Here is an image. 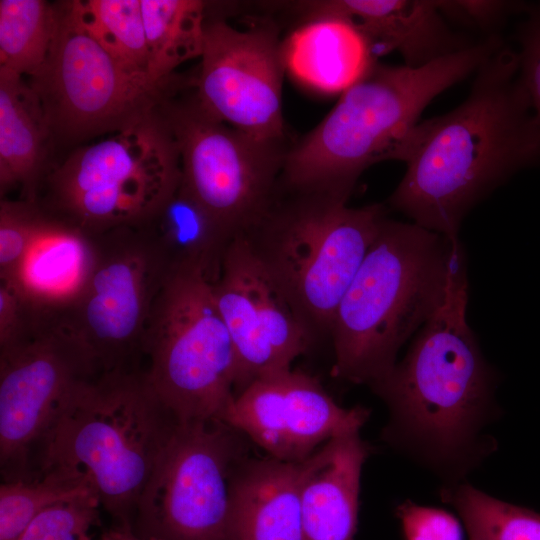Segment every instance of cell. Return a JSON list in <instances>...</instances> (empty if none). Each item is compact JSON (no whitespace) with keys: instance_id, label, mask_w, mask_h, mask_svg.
I'll return each mask as SVG.
<instances>
[{"instance_id":"6da1fadb","label":"cell","mask_w":540,"mask_h":540,"mask_svg":"<svg viewBox=\"0 0 540 540\" xmlns=\"http://www.w3.org/2000/svg\"><path fill=\"white\" fill-rule=\"evenodd\" d=\"M516 52L502 46L476 71L467 98L418 123L389 204L413 223L458 238L469 211L540 159V130L519 80Z\"/></svg>"},{"instance_id":"7a4b0ae2","label":"cell","mask_w":540,"mask_h":540,"mask_svg":"<svg viewBox=\"0 0 540 540\" xmlns=\"http://www.w3.org/2000/svg\"><path fill=\"white\" fill-rule=\"evenodd\" d=\"M502 45L492 35L418 68L375 61L341 93L324 119L288 148L279 181L349 199L368 167L385 160H404L426 106L476 72Z\"/></svg>"},{"instance_id":"3957f363","label":"cell","mask_w":540,"mask_h":540,"mask_svg":"<svg viewBox=\"0 0 540 540\" xmlns=\"http://www.w3.org/2000/svg\"><path fill=\"white\" fill-rule=\"evenodd\" d=\"M464 254L458 238L386 217L334 314L332 376L371 386L388 375Z\"/></svg>"},{"instance_id":"277c9868","label":"cell","mask_w":540,"mask_h":540,"mask_svg":"<svg viewBox=\"0 0 540 540\" xmlns=\"http://www.w3.org/2000/svg\"><path fill=\"white\" fill-rule=\"evenodd\" d=\"M179 423L145 368L86 378L44 437L34 478L47 471L82 475L115 525L133 526L140 495Z\"/></svg>"},{"instance_id":"5b68a950","label":"cell","mask_w":540,"mask_h":540,"mask_svg":"<svg viewBox=\"0 0 540 540\" xmlns=\"http://www.w3.org/2000/svg\"><path fill=\"white\" fill-rule=\"evenodd\" d=\"M280 181L240 235L313 339L329 336L337 306L386 218L385 207Z\"/></svg>"},{"instance_id":"8992f818","label":"cell","mask_w":540,"mask_h":540,"mask_svg":"<svg viewBox=\"0 0 540 540\" xmlns=\"http://www.w3.org/2000/svg\"><path fill=\"white\" fill-rule=\"evenodd\" d=\"M465 254L453 267L442 303L404 359L371 388L395 418L441 450L467 438L491 392V374L468 325Z\"/></svg>"},{"instance_id":"52a82bcc","label":"cell","mask_w":540,"mask_h":540,"mask_svg":"<svg viewBox=\"0 0 540 540\" xmlns=\"http://www.w3.org/2000/svg\"><path fill=\"white\" fill-rule=\"evenodd\" d=\"M181 180L177 143L158 111L75 150L48 177L53 218L96 236L149 218Z\"/></svg>"},{"instance_id":"ba28073f","label":"cell","mask_w":540,"mask_h":540,"mask_svg":"<svg viewBox=\"0 0 540 540\" xmlns=\"http://www.w3.org/2000/svg\"><path fill=\"white\" fill-rule=\"evenodd\" d=\"M143 353L148 383L181 423L221 419L235 397L236 356L202 272L168 276L152 306Z\"/></svg>"},{"instance_id":"9c48e42d","label":"cell","mask_w":540,"mask_h":540,"mask_svg":"<svg viewBox=\"0 0 540 540\" xmlns=\"http://www.w3.org/2000/svg\"><path fill=\"white\" fill-rule=\"evenodd\" d=\"M92 238L95 258L84 288L51 316L80 346L97 375L144 369L147 322L172 272L140 224Z\"/></svg>"},{"instance_id":"30bf717a","label":"cell","mask_w":540,"mask_h":540,"mask_svg":"<svg viewBox=\"0 0 540 540\" xmlns=\"http://www.w3.org/2000/svg\"><path fill=\"white\" fill-rule=\"evenodd\" d=\"M56 6L47 59L31 77L52 140L81 141L120 132L152 116L180 82H153L114 60L77 22L69 1Z\"/></svg>"},{"instance_id":"8fae6325","label":"cell","mask_w":540,"mask_h":540,"mask_svg":"<svg viewBox=\"0 0 540 540\" xmlns=\"http://www.w3.org/2000/svg\"><path fill=\"white\" fill-rule=\"evenodd\" d=\"M247 438L221 419L179 423L146 483L133 529L156 540H231L230 478Z\"/></svg>"},{"instance_id":"7c38bea8","label":"cell","mask_w":540,"mask_h":540,"mask_svg":"<svg viewBox=\"0 0 540 540\" xmlns=\"http://www.w3.org/2000/svg\"><path fill=\"white\" fill-rule=\"evenodd\" d=\"M157 111L178 146L181 184L236 237L272 198L285 143L257 140L212 117L193 93L183 99L172 93Z\"/></svg>"},{"instance_id":"4fadbf2b","label":"cell","mask_w":540,"mask_h":540,"mask_svg":"<svg viewBox=\"0 0 540 540\" xmlns=\"http://www.w3.org/2000/svg\"><path fill=\"white\" fill-rule=\"evenodd\" d=\"M97 375L61 325L37 316L26 334L0 348L2 482L31 480L49 428L73 389Z\"/></svg>"},{"instance_id":"5bb4252c","label":"cell","mask_w":540,"mask_h":540,"mask_svg":"<svg viewBox=\"0 0 540 540\" xmlns=\"http://www.w3.org/2000/svg\"><path fill=\"white\" fill-rule=\"evenodd\" d=\"M193 94L212 117L264 142L285 143L282 84L286 70L277 28L258 22L244 29L206 18Z\"/></svg>"},{"instance_id":"9a60e30c","label":"cell","mask_w":540,"mask_h":540,"mask_svg":"<svg viewBox=\"0 0 540 540\" xmlns=\"http://www.w3.org/2000/svg\"><path fill=\"white\" fill-rule=\"evenodd\" d=\"M211 286L235 351V395L265 375L291 368L315 342L240 235Z\"/></svg>"},{"instance_id":"2e32d148","label":"cell","mask_w":540,"mask_h":540,"mask_svg":"<svg viewBox=\"0 0 540 540\" xmlns=\"http://www.w3.org/2000/svg\"><path fill=\"white\" fill-rule=\"evenodd\" d=\"M368 416L366 408L337 404L316 377L289 368L253 381L221 420L269 457L300 463L331 439L359 433Z\"/></svg>"},{"instance_id":"e0dca14e","label":"cell","mask_w":540,"mask_h":540,"mask_svg":"<svg viewBox=\"0 0 540 540\" xmlns=\"http://www.w3.org/2000/svg\"><path fill=\"white\" fill-rule=\"evenodd\" d=\"M307 19L342 17L366 39L372 56L397 51L406 66L422 67L470 43L450 28L437 0H339L302 2Z\"/></svg>"},{"instance_id":"ac0fdd59","label":"cell","mask_w":540,"mask_h":540,"mask_svg":"<svg viewBox=\"0 0 540 540\" xmlns=\"http://www.w3.org/2000/svg\"><path fill=\"white\" fill-rule=\"evenodd\" d=\"M313 455L300 463L249 454L230 478L231 540H304L301 498Z\"/></svg>"},{"instance_id":"d6986e66","label":"cell","mask_w":540,"mask_h":540,"mask_svg":"<svg viewBox=\"0 0 540 540\" xmlns=\"http://www.w3.org/2000/svg\"><path fill=\"white\" fill-rule=\"evenodd\" d=\"M94 258L92 236L44 215L13 280L6 283L35 315H55L80 294Z\"/></svg>"},{"instance_id":"ffe728a7","label":"cell","mask_w":540,"mask_h":540,"mask_svg":"<svg viewBox=\"0 0 540 540\" xmlns=\"http://www.w3.org/2000/svg\"><path fill=\"white\" fill-rule=\"evenodd\" d=\"M367 456L359 433L331 439L313 454L301 498L304 540H352Z\"/></svg>"},{"instance_id":"44dd1931","label":"cell","mask_w":540,"mask_h":540,"mask_svg":"<svg viewBox=\"0 0 540 540\" xmlns=\"http://www.w3.org/2000/svg\"><path fill=\"white\" fill-rule=\"evenodd\" d=\"M283 50L286 69L324 93H343L375 62L360 31L337 16L307 20L283 42Z\"/></svg>"},{"instance_id":"7402d4cb","label":"cell","mask_w":540,"mask_h":540,"mask_svg":"<svg viewBox=\"0 0 540 540\" xmlns=\"http://www.w3.org/2000/svg\"><path fill=\"white\" fill-rule=\"evenodd\" d=\"M171 272H202L210 283L220 274L225 253L235 238L180 183L149 218L139 223Z\"/></svg>"},{"instance_id":"603a6c76","label":"cell","mask_w":540,"mask_h":540,"mask_svg":"<svg viewBox=\"0 0 540 540\" xmlns=\"http://www.w3.org/2000/svg\"><path fill=\"white\" fill-rule=\"evenodd\" d=\"M52 140L40 100L21 75L0 69V190L20 188L35 203L46 148Z\"/></svg>"},{"instance_id":"cb8c5ba5","label":"cell","mask_w":540,"mask_h":540,"mask_svg":"<svg viewBox=\"0 0 540 540\" xmlns=\"http://www.w3.org/2000/svg\"><path fill=\"white\" fill-rule=\"evenodd\" d=\"M148 50L147 75L164 83L180 64L200 58L207 4L199 0H141Z\"/></svg>"},{"instance_id":"d4e9b609","label":"cell","mask_w":540,"mask_h":540,"mask_svg":"<svg viewBox=\"0 0 540 540\" xmlns=\"http://www.w3.org/2000/svg\"><path fill=\"white\" fill-rule=\"evenodd\" d=\"M73 16L124 69L147 75L148 50L141 0L69 1Z\"/></svg>"},{"instance_id":"484cf974","label":"cell","mask_w":540,"mask_h":540,"mask_svg":"<svg viewBox=\"0 0 540 540\" xmlns=\"http://www.w3.org/2000/svg\"><path fill=\"white\" fill-rule=\"evenodd\" d=\"M56 6L43 0L0 1V69L35 76L55 33Z\"/></svg>"},{"instance_id":"4316f807","label":"cell","mask_w":540,"mask_h":540,"mask_svg":"<svg viewBox=\"0 0 540 540\" xmlns=\"http://www.w3.org/2000/svg\"><path fill=\"white\" fill-rule=\"evenodd\" d=\"M91 494L96 495L85 477L63 471H47L31 480L2 482L0 540H18L46 508Z\"/></svg>"},{"instance_id":"83f0119b","label":"cell","mask_w":540,"mask_h":540,"mask_svg":"<svg viewBox=\"0 0 540 540\" xmlns=\"http://www.w3.org/2000/svg\"><path fill=\"white\" fill-rule=\"evenodd\" d=\"M449 500L462 517L469 540H540V515L461 486Z\"/></svg>"},{"instance_id":"f1b7e54d","label":"cell","mask_w":540,"mask_h":540,"mask_svg":"<svg viewBox=\"0 0 540 540\" xmlns=\"http://www.w3.org/2000/svg\"><path fill=\"white\" fill-rule=\"evenodd\" d=\"M95 494L52 505L40 512L18 540H92L89 530L99 523Z\"/></svg>"},{"instance_id":"f546056e","label":"cell","mask_w":540,"mask_h":540,"mask_svg":"<svg viewBox=\"0 0 540 540\" xmlns=\"http://www.w3.org/2000/svg\"><path fill=\"white\" fill-rule=\"evenodd\" d=\"M43 218L35 203L1 200L0 281L13 280Z\"/></svg>"},{"instance_id":"4dcf8cb0","label":"cell","mask_w":540,"mask_h":540,"mask_svg":"<svg viewBox=\"0 0 540 540\" xmlns=\"http://www.w3.org/2000/svg\"><path fill=\"white\" fill-rule=\"evenodd\" d=\"M519 80L540 130V4L529 9L519 29Z\"/></svg>"},{"instance_id":"1f68e13d","label":"cell","mask_w":540,"mask_h":540,"mask_svg":"<svg viewBox=\"0 0 540 540\" xmlns=\"http://www.w3.org/2000/svg\"><path fill=\"white\" fill-rule=\"evenodd\" d=\"M399 516L407 540H462L458 521L443 510L405 503Z\"/></svg>"},{"instance_id":"d6a6232c","label":"cell","mask_w":540,"mask_h":540,"mask_svg":"<svg viewBox=\"0 0 540 540\" xmlns=\"http://www.w3.org/2000/svg\"><path fill=\"white\" fill-rule=\"evenodd\" d=\"M438 7L447 19L482 30L497 26L519 3L497 0H437Z\"/></svg>"},{"instance_id":"836d02e7","label":"cell","mask_w":540,"mask_h":540,"mask_svg":"<svg viewBox=\"0 0 540 540\" xmlns=\"http://www.w3.org/2000/svg\"><path fill=\"white\" fill-rule=\"evenodd\" d=\"M33 320L34 314L15 287L0 281V348L22 338Z\"/></svg>"},{"instance_id":"e575fe53","label":"cell","mask_w":540,"mask_h":540,"mask_svg":"<svg viewBox=\"0 0 540 540\" xmlns=\"http://www.w3.org/2000/svg\"><path fill=\"white\" fill-rule=\"evenodd\" d=\"M98 540H156L153 538H144L139 536L133 529V526L115 525L113 528L105 531Z\"/></svg>"}]
</instances>
